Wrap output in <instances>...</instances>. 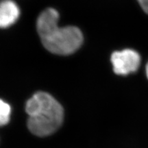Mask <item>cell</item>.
I'll list each match as a JSON object with an SVG mask.
<instances>
[{"mask_svg":"<svg viewBox=\"0 0 148 148\" xmlns=\"http://www.w3.org/2000/svg\"><path fill=\"white\" fill-rule=\"evenodd\" d=\"M59 14L49 8L42 11L36 21L37 32L46 49L58 55H70L80 47L83 35L78 27H59Z\"/></svg>","mask_w":148,"mask_h":148,"instance_id":"1","label":"cell"},{"mask_svg":"<svg viewBox=\"0 0 148 148\" xmlns=\"http://www.w3.org/2000/svg\"><path fill=\"white\" fill-rule=\"evenodd\" d=\"M25 111L28 114L27 127L35 136L44 137L52 134L62 125L64 110L54 97L38 91L27 100Z\"/></svg>","mask_w":148,"mask_h":148,"instance_id":"2","label":"cell"},{"mask_svg":"<svg viewBox=\"0 0 148 148\" xmlns=\"http://www.w3.org/2000/svg\"><path fill=\"white\" fill-rule=\"evenodd\" d=\"M110 60L114 73L121 75L135 72L140 64V55L131 49L114 51L111 55Z\"/></svg>","mask_w":148,"mask_h":148,"instance_id":"3","label":"cell"},{"mask_svg":"<svg viewBox=\"0 0 148 148\" xmlns=\"http://www.w3.org/2000/svg\"><path fill=\"white\" fill-rule=\"evenodd\" d=\"M20 15L18 5L12 0L0 1V27L6 28L17 21Z\"/></svg>","mask_w":148,"mask_h":148,"instance_id":"4","label":"cell"},{"mask_svg":"<svg viewBox=\"0 0 148 148\" xmlns=\"http://www.w3.org/2000/svg\"><path fill=\"white\" fill-rule=\"evenodd\" d=\"M11 107L8 103L0 99V126H3L10 121Z\"/></svg>","mask_w":148,"mask_h":148,"instance_id":"5","label":"cell"},{"mask_svg":"<svg viewBox=\"0 0 148 148\" xmlns=\"http://www.w3.org/2000/svg\"><path fill=\"white\" fill-rule=\"evenodd\" d=\"M138 3L145 12L148 14V0H137Z\"/></svg>","mask_w":148,"mask_h":148,"instance_id":"6","label":"cell"},{"mask_svg":"<svg viewBox=\"0 0 148 148\" xmlns=\"http://www.w3.org/2000/svg\"><path fill=\"white\" fill-rule=\"evenodd\" d=\"M145 71H146V75H147V77L148 78V62L146 64V66H145Z\"/></svg>","mask_w":148,"mask_h":148,"instance_id":"7","label":"cell"}]
</instances>
